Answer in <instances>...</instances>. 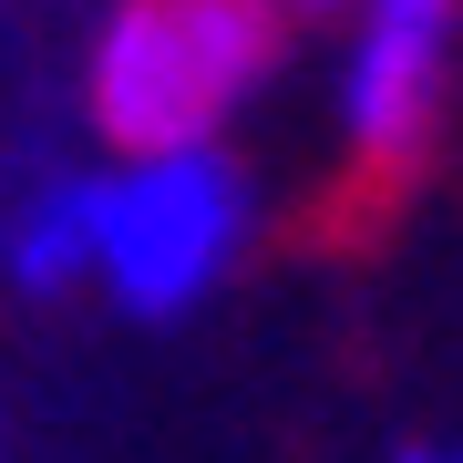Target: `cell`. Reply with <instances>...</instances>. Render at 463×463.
Returning <instances> with one entry per match:
<instances>
[{"mask_svg":"<svg viewBox=\"0 0 463 463\" xmlns=\"http://www.w3.org/2000/svg\"><path fill=\"white\" fill-rule=\"evenodd\" d=\"M279 72V11L268 0H103L83 52V114L114 155L155 145H227Z\"/></svg>","mask_w":463,"mask_h":463,"instance_id":"1","label":"cell"},{"mask_svg":"<svg viewBox=\"0 0 463 463\" xmlns=\"http://www.w3.org/2000/svg\"><path fill=\"white\" fill-rule=\"evenodd\" d=\"M258 237V175L227 145L103 155L93 175V288L124 319H185L237 279Z\"/></svg>","mask_w":463,"mask_h":463,"instance_id":"2","label":"cell"},{"mask_svg":"<svg viewBox=\"0 0 463 463\" xmlns=\"http://www.w3.org/2000/svg\"><path fill=\"white\" fill-rule=\"evenodd\" d=\"M350 42H340V145L371 175L412 165L432 145L453 83V42H463V0H340Z\"/></svg>","mask_w":463,"mask_h":463,"instance_id":"3","label":"cell"},{"mask_svg":"<svg viewBox=\"0 0 463 463\" xmlns=\"http://www.w3.org/2000/svg\"><path fill=\"white\" fill-rule=\"evenodd\" d=\"M93 288V175L62 155H0V298Z\"/></svg>","mask_w":463,"mask_h":463,"instance_id":"4","label":"cell"},{"mask_svg":"<svg viewBox=\"0 0 463 463\" xmlns=\"http://www.w3.org/2000/svg\"><path fill=\"white\" fill-rule=\"evenodd\" d=\"M392 463H463V443H412V453H392Z\"/></svg>","mask_w":463,"mask_h":463,"instance_id":"5","label":"cell"},{"mask_svg":"<svg viewBox=\"0 0 463 463\" xmlns=\"http://www.w3.org/2000/svg\"><path fill=\"white\" fill-rule=\"evenodd\" d=\"M268 11H279V21H288V11H340V0H268Z\"/></svg>","mask_w":463,"mask_h":463,"instance_id":"6","label":"cell"},{"mask_svg":"<svg viewBox=\"0 0 463 463\" xmlns=\"http://www.w3.org/2000/svg\"><path fill=\"white\" fill-rule=\"evenodd\" d=\"M0 443H11V402H0Z\"/></svg>","mask_w":463,"mask_h":463,"instance_id":"7","label":"cell"}]
</instances>
